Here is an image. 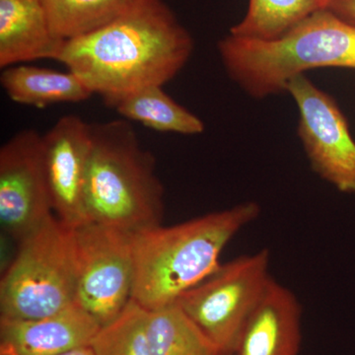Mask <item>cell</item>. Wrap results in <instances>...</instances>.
I'll return each mask as SVG.
<instances>
[{
  "instance_id": "cell-1",
  "label": "cell",
  "mask_w": 355,
  "mask_h": 355,
  "mask_svg": "<svg viewBox=\"0 0 355 355\" xmlns=\"http://www.w3.org/2000/svg\"><path fill=\"white\" fill-rule=\"evenodd\" d=\"M193 48V37L163 0H137L111 22L67 40L58 62L106 101L164 86Z\"/></svg>"
},
{
  "instance_id": "cell-2",
  "label": "cell",
  "mask_w": 355,
  "mask_h": 355,
  "mask_svg": "<svg viewBox=\"0 0 355 355\" xmlns=\"http://www.w3.org/2000/svg\"><path fill=\"white\" fill-rule=\"evenodd\" d=\"M260 214L258 202H245L176 225L133 233L132 300L147 311L174 304L218 270L223 250Z\"/></svg>"
},
{
  "instance_id": "cell-3",
  "label": "cell",
  "mask_w": 355,
  "mask_h": 355,
  "mask_svg": "<svg viewBox=\"0 0 355 355\" xmlns=\"http://www.w3.org/2000/svg\"><path fill=\"white\" fill-rule=\"evenodd\" d=\"M165 191L156 159L127 120L91 123L85 186L89 222L130 233L162 225Z\"/></svg>"
},
{
  "instance_id": "cell-4",
  "label": "cell",
  "mask_w": 355,
  "mask_h": 355,
  "mask_svg": "<svg viewBox=\"0 0 355 355\" xmlns=\"http://www.w3.org/2000/svg\"><path fill=\"white\" fill-rule=\"evenodd\" d=\"M219 57L229 77L254 99L286 92L292 79L320 67L355 69V25L328 8L272 41L227 35Z\"/></svg>"
},
{
  "instance_id": "cell-5",
  "label": "cell",
  "mask_w": 355,
  "mask_h": 355,
  "mask_svg": "<svg viewBox=\"0 0 355 355\" xmlns=\"http://www.w3.org/2000/svg\"><path fill=\"white\" fill-rule=\"evenodd\" d=\"M17 253L0 282V317L37 319L76 303L74 228L53 214L17 243Z\"/></svg>"
},
{
  "instance_id": "cell-6",
  "label": "cell",
  "mask_w": 355,
  "mask_h": 355,
  "mask_svg": "<svg viewBox=\"0 0 355 355\" xmlns=\"http://www.w3.org/2000/svg\"><path fill=\"white\" fill-rule=\"evenodd\" d=\"M270 263V252L263 249L221 263L175 304L221 354H232L248 318L272 282Z\"/></svg>"
},
{
  "instance_id": "cell-7",
  "label": "cell",
  "mask_w": 355,
  "mask_h": 355,
  "mask_svg": "<svg viewBox=\"0 0 355 355\" xmlns=\"http://www.w3.org/2000/svg\"><path fill=\"white\" fill-rule=\"evenodd\" d=\"M77 258L76 303L103 327L132 300L133 233L97 222L74 228Z\"/></svg>"
},
{
  "instance_id": "cell-8",
  "label": "cell",
  "mask_w": 355,
  "mask_h": 355,
  "mask_svg": "<svg viewBox=\"0 0 355 355\" xmlns=\"http://www.w3.org/2000/svg\"><path fill=\"white\" fill-rule=\"evenodd\" d=\"M286 92L297 106V135L313 171L355 195V140L338 103L305 76L292 79Z\"/></svg>"
},
{
  "instance_id": "cell-9",
  "label": "cell",
  "mask_w": 355,
  "mask_h": 355,
  "mask_svg": "<svg viewBox=\"0 0 355 355\" xmlns=\"http://www.w3.org/2000/svg\"><path fill=\"white\" fill-rule=\"evenodd\" d=\"M43 135L15 133L0 148V223L19 243L53 216Z\"/></svg>"
},
{
  "instance_id": "cell-10",
  "label": "cell",
  "mask_w": 355,
  "mask_h": 355,
  "mask_svg": "<svg viewBox=\"0 0 355 355\" xmlns=\"http://www.w3.org/2000/svg\"><path fill=\"white\" fill-rule=\"evenodd\" d=\"M90 151L91 123L76 114L62 116L43 135L53 214L69 227L89 222L85 186Z\"/></svg>"
},
{
  "instance_id": "cell-11",
  "label": "cell",
  "mask_w": 355,
  "mask_h": 355,
  "mask_svg": "<svg viewBox=\"0 0 355 355\" xmlns=\"http://www.w3.org/2000/svg\"><path fill=\"white\" fill-rule=\"evenodd\" d=\"M101 326L76 303L37 319L0 317V355H60L90 345Z\"/></svg>"
},
{
  "instance_id": "cell-12",
  "label": "cell",
  "mask_w": 355,
  "mask_h": 355,
  "mask_svg": "<svg viewBox=\"0 0 355 355\" xmlns=\"http://www.w3.org/2000/svg\"><path fill=\"white\" fill-rule=\"evenodd\" d=\"M302 307L295 294L272 279L243 327L233 355H299Z\"/></svg>"
},
{
  "instance_id": "cell-13",
  "label": "cell",
  "mask_w": 355,
  "mask_h": 355,
  "mask_svg": "<svg viewBox=\"0 0 355 355\" xmlns=\"http://www.w3.org/2000/svg\"><path fill=\"white\" fill-rule=\"evenodd\" d=\"M67 40L51 28L43 0H0V67L58 60Z\"/></svg>"
},
{
  "instance_id": "cell-14",
  "label": "cell",
  "mask_w": 355,
  "mask_h": 355,
  "mask_svg": "<svg viewBox=\"0 0 355 355\" xmlns=\"http://www.w3.org/2000/svg\"><path fill=\"white\" fill-rule=\"evenodd\" d=\"M2 88L11 101L44 108L62 103H80L93 92L73 72L18 64L2 70Z\"/></svg>"
},
{
  "instance_id": "cell-15",
  "label": "cell",
  "mask_w": 355,
  "mask_h": 355,
  "mask_svg": "<svg viewBox=\"0 0 355 355\" xmlns=\"http://www.w3.org/2000/svg\"><path fill=\"white\" fill-rule=\"evenodd\" d=\"M104 102L125 120L137 121L158 132L184 135L205 132L203 121L172 99L163 86L141 89Z\"/></svg>"
},
{
  "instance_id": "cell-16",
  "label": "cell",
  "mask_w": 355,
  "mask_h": 355,
  "mask_svg": "<svg viewBox=\"0 0 355 355\" xmlns=\"http://www.w3.org/2000/svg\"><path fill=\"white\" fill-rule=\"evenodd\" d=\"M329 0H249L244 18L229 34L251 41H272L284 36L318 11Z\"/></svg>"
},
{
  "instance_id": "cell-17",
  "label": "cell",
  "mask_w": 355,
  "mask_h": 355,
  "mask_svg": "<svg viewBox=\"0 0 355 355\" xmlns=\"http://www.w3.org/2000/svg\"><path fill=\"white\" fill-rule=\"evenodd\" d=\"M150 355H221L220 350L177 304L148 311Z\"/></svg>"
},
{
  "instance_id": "cell-18",
  "label": "cell",
  "mask_w": 355,
  "mask_h": 355,
  "mask_svg": "<svg viewBox=\"0 0 355 355\" xmlns=\"http://www.w3.org/2000/svg\"><path fill=\"white\" fill-rule=\"evenodd\" d=\"M137 0H43L51 28L64 40L111 22Z\"/></svg>"
},
{
  "instance_id": "cell-19",
  "label": "cell",
  "mask_w": 355,
  "mask_h": 355,
  "mask_svg": "<svg viewBox=\"0 0 355 355\" xmlns=\"http://www.w3.org/2000/svg\"><path fill=\"white\" fill-rule=\"evenodd\" d=\"M148 311L135 301L111 323L101 327L90 343L95 355H150Z\"/></svg>"
},
{
  "instance_id": "cell-20",
  "label": "cell",
  "mask_w": 355,
  "mask_h": 355,
  "mask_svg": "<svg viewBox=\"0 0 355 355\" xmlns=\"http://www.w3.org/2000/svg\"><path fill=\"white\" fill-rule=\"evenodd\" d=\"M328 9L342 19L355 25V0H329Z\"/></svg>"
},
{
  "instance_id": "cell-21",
  "label": "cell",
  "mask_w": 355,
  "mask_h": 355,
  "mask_svg": "<svg viewBox=\"0 0 355 355\" xmlns=\"http://www.w3.org/2000/svg\"><path fill=\"white\" fill-rule=\"evenodd\" d=\"M60 355H95V354L90 345H87V347H79V349H72Z\"/></svg>"
},
{
  "instance_id": "cell-22",
  "label": "cell",
  "mask_w": 355,
  "mask_h": 355,
  "mask_svg": "<svg viewBox=\"0 0 355 355\" xmlns=\"http://www.w3.org/2000/svg\"><path fill=\"white\" fill-rule=\"evenodd\" d=\"M221 355H233V354H222Z\"/></svg>"
}]
</instances>
